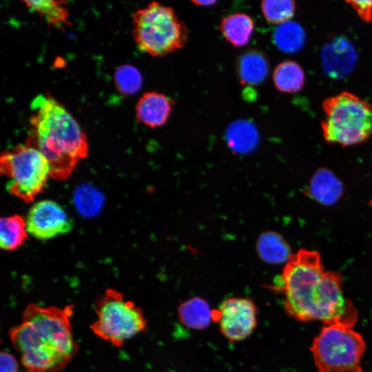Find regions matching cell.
<instances>
[{
    "label": "cell",
    "mask_w": 372,
    "mask_h": 372,
    "mask_svg": "<svg viewBox=\"0 0 372 372\" xmlns=\"http://www.w3.org/2000/svg\"><path fill=\"white\" fill-rule=\"evenodd\" d=\"M272 288L283 294L287 314L297 320L353 327L358 319L353 302L344 296L341 275L324 270L316 251L300 249L292 254Z\"/></svg>",
    "instance_id": "cell-1"
},
{
    "label": "cell",
    "mask_w": 372,
    "mask_h": 372,
    "mask_svg": "<svg viewBox=\"0 0 372 372\" xmlns=\"http://www.w3.org/2000/svg\"><path fill=\"white\" fill-rule=\"evenodd\" d=\"M73 305L63 308L28 304L21 322L9 331L12 344L30 372H59L77 353L70 318Z\"/></svg>",
    "instance_id": "cell-2"
},
{
    "label": "cell",
    "mask_w": 372,
    "mask_h": 372,
    "mask_svg": "<svg viewBox=\"0 0 372 372\" xmlns=\"http://www.w3.org/2000/svg\"><path fill=\"white\" fill-rule=\"evenodd\" d=\"M27 143L37 147L48 161L51 176L63 179L88 154L87 137L69 112L49 94L32 101Z\"/></svg>",
    "instance_id": "cell-3"
},
{
    "label": "cell",
    "mask_w": 372,
    "mask_h": 372,
    "mask_svg": "<svg viewBox=\"0 0 372 372\" xmlns=\"http://www.w3.org/2000/svg\"><path fill=\"white\" fill-rule=\"evenodd\" d=\"M324 117L320 123L325 141L343 147L360 144L372 134V105L343 91L322 103Z\"/></svg>",
    "instance_id": "cell-4"
},
{
    "label": "cell",
    "mask_w": 372,
    "mask_h": 372,
    "mask_svg": "<svg viewBox=\"0 0 372 372\" xmlns=\"http://www.w3.org/2000/svg\"><path fill=\"white\" fill-rule=\"evenodd\" d=\"M132 34L138 48L161 56L185 46L188 31L172 8L152 1L136 10L132 17Z\"/></svg>",
    "instance_id": "cell-5"
},
{
    "label": "cell",
    "mask_w": 372,
    "mask_h": 372,
    "mask_svg": "<svg viewBox=\"0 0 372 372\" xmlns=\"http://www.w3.org/2000/svg\"><path fill=\"white\" fill-rule=\"evenodd\" d=\"M96 320L91 324L93 333L116 347L143 331L147 324L143 310L123 295L107 289L94 303Z\"/></svg>",
    "instance_id": "cell-6"
},
{
    "label": "cell",
    "mask_w": 372,
    "mask_h": 372,
    "mask_svg": "<svg viewBox=\"0 0 372 372\" xmlns=\"http://www.w3.org/2000/svg\"><path fill=\"white\" fill-rule=\"evenodd\" d=\"M1 171L7 178V191L30 202L41 193L51 176L50 165L34 146L18 145L1 156Z\"/></svg>",
    "instance_id": "cell-7"
},
{
    "label": "cell",
    "mask_w": 372,
    "mask_h": 372,
    "mask_svg": "<svg viewBox=\"0 0 372 372\" xmlns=\"http://www.w3.org/2000/svg\"><path fill=\"white\" fill-rule=\"evenodd\" d=\"M365 348L362 336L352 327L331 324L322 327L311 351L320 372H351L361 369Z\"/></svg>",
    "instance_id": "cell-8"
},
{
    "label": "cell",
    "mask_w": 372,
    "mask_h": 372,
    "mask_svg": "<svg viewBox=\"0 0 372 372\" xmlns=\"http://www.w3.org/2000/svg\"><path fill=\"white\" fill-rule=\"evenodd\" d=\"M258 309L247 298L232 297L225 300L217 311L222 335L230 342L244 340L257 326Z\"/></svg>",
    "instance_id": "cell-9"
},
{
    "label": "cell",
    "mask_w": 372,
    "mask_h": 372,
    "mask_svg": "<svg viewBox=\"0 0 372 372\" xmlns=\"http://www.w3.org/2000/svg\"><path fill=\"white\" fill-rule=\"evenodd\" d=\"M25 220L28 234L41 240L65 234L73 226L72 220L65 209L51 200L35 203Z\"/></svg>",
    "instance_id": "cell-10"
},
{
    "label": "cell",
    "mask_w": 372,
    "mask_h": 372,
    "mask_svg": "<svg viewBox=\"0 0 372 372\" xmlns=\"http://www.w3.org/2000/svg\"><path fill=\"white\" fill-rule=\"evenodd\" d=\"M173 105V101L164 94L147 92L139 98L136 105V117L147 127H159L167 123Z\"/></svg>",
    "instance_id": "cell-11"
},
{
    "label": "cell",
    "mask_w": 372,
    "mask_h": 372,
    "mask_svg": "<svg viewBox=\"0 0 372 372\" xmlns=\"http://www.w3.org/2000/svg\"><path fill=\"white\" fill-rule=\"evenodd\" d=\"M269 71L268 59L259 50H249L238 59L237 73L243 85H255L262 83L267 77Z\"/></svg>",
    "instance_id": "cell-12"
},
{
    "label": "cell",
    "mask_w": 372,
    "mask_h": 372,
    "mask_svg": "<svg viewBox=\"0 0 372 372\" xmlns=\"http://www.w3.org/2000/svg\"><path fill=\"white\" fill-rule=\"evenodd\" d=\"M342 190L341 182L326 168L320 169L315 173L309 187L310 195L323 205L334 204L341 196Z\"/></svg>",
    "instance_id": "cell-13"
},
{
    "label": "cell",
    "mask_w": 372,
    "mask_h": 372,
    "mask_svg": "<svg viewBox=\"0 0 372 372\" xmlns=\"http://www.w3.org/2000/svg\"><path fill=\"white\" fill-rule=\"evenodd\" d=\"M220 30L225 39L233 46L245 45L254 30V21L245 13H234L222 19Z\"/></svg>",
    "instance_id": "cell-14"
},
{
    "label": "cell",
    "mask_w": 372,
    "mask_h": 372,
    "mask_svg": "<svg viewBox=\"0 0 372 372\" xmlns=\"http://www.w3.org/2000/svg\"><path fill=\"white\" fill-rule=\"evenodd\" d=\"M305 74L302 66L294 61L280 63L273 72V81L280 92L296 93L302 90Z\"/></svg>",
    "instance_id": "cell-15"
},
{
    "label": "cell",
    "mask_w": 372,
    "mask_h": 372,
    "mask_svg": "<svg viewBox=\"0 0 372 372\" xmlns=\"http://www.w3.org/2000/svg\"><path fill=\"white\" fill-rule=\"evenodd\" d=\"M229 147L234 151L245 153L251 151L258 141V133L255 125L247 121H237L231 123L226 132Z\"/></svg>",
    "instance_id": "cell-16"
},
{
    "label": "cell",
    "mask_w": 372,
    "mask_h": 372,
    "mask_svg": "<svg viewBox=\"0 0 372 372\" xmlns=\"http://www.w3.org/2000/svg\"><path fill=\"white\" fill-rule=\"evenodd\" d=\"M178 312L181 322L195 329H202L207 327L213 316L209 304L200 298H193L182 303Z\"/></svg>",
    "instance_id": "cell-17"
},
{
    "label": "cell",
    "mask_w": 372,
    "mask_h": 372,
    "mask_svg": "<svg viewBox=\"0 0 372 372\" xmlns=\"http://www.w3.org/2000/svg\"><path fill=\"white\" fill-rule=\"evenodd\" d=\"M258 249L260 258L271 264L287 262L292 255L283 238L273 231L266 232L260 236Z\"/></svg>",
    "instance_id": "cell-18"
},
{
    "label": "cell",
    "mask_w": 372,
    "mask_h": 372,
    "mask_svg": "<svg viewBox=\"0 0 372 372\" xmlns=\"http://www.w3.org/2000/svg\"><path fill=\"white\" fill-rule=\"evenodd\" d=\"M25 220L18 215L3 217L0 223V246L6 251L19 247L28 237Z\"/></svg>",
    "instance_id": "cell-19"
},
{
    "label": "cell",
    "mask_w": 372,
    "mask_h": 372,
    "mask_svg": "<svg viewBox=\"0 0 372 372\" xmlns=\"http://www.w3.org/2000/svg\"><path fill=\"white\" fill-rule=\"evenodd\" d=\"M30 10L39 14L49 25L61 28L64 25H70L69 12L65 4V1L39 0L23 1Z\"/></svg>",
    "instance_id": "cell-20"
},
{
    "label": "cell",
    "mask_w": 372,
    "mask_h": 372,
    "mask_svg": "<svg viewBox=\"0 0 372 372\" xmlns=\"http://www.w3.org/2000/svg\"><path fill=\"white\" fill-rule=\"evenodd\" d=\"M305 32L296 21L278 25L273 34L276 47L282 52L293 53L300 50L305 42Z\"/></svg>",
    "instance_id": "cell-21"
},
{
    "label": "cell",
    "mask_w": 372,
    "mask_h": 372,
    "mask_svg": "<svg viewBox=\"0 0 372 372\" xmlns=\"http://www.w3.org/2000/svg\"><path fill=\"white\" fill-rule=\"evenodd\" d=\"M260 8L265 19L278 25L291 21L296 3L291 0H265L261 2Z\"/></svg>",
    "instance_id": "cell-22"
},
{
    "label": "cell",
    "mask_w": 372,
    "mask_h": 372,
    "mask_svg": "<svg viewBox=\"0 0 372 372\" xmlns=\"http://www.w3.org/2000/svg\"><path fill=\"white\" fill-rule=\"evenodd\" d=\"M74 200L79 213L85 216L97 214L103 204L102 194L90 185L79 187L74 194Z\"/></svg>",
    "instance_id": "cell-23"
},
{
    "label": "cell",
    "mask_w": 372,
    "mask_h": 372,
    "mask_svg": "<svg viewBox=\"0 0 372 372\" xmlns=\"http://www.w3.org/2000/svg\"><path fill=\"white\" fill-rule=\"evenodd\" d=\"M114 79L117 90L123 95L136 93L143 84V78L139 70L128 64L120 65L116 69Z\"/></svg>",
    "instance_id": "cell-24"
},
{
    "label": "cell",
    "mask_w": 372,
    "mask_h": 372,
    "mask_svg": "<svg viewBox=\"0 0 372 372\" xmlns=\"http://www.w3.org/2000/svg\"><path fill=\"white\" fill-rule=\"evenodd\" d=\"M358 15L366 22L372 21V1H348Z\"/></svg>",
    "instance_id": "cell-25"
},
{
    "label": "cell",
    "mask_w": 372,
    "mask_h": 372,
    "mask_svg": "<svg viewBox=\"0 0 372 372\" xmlns=\"http://www.w3.org/2000/svg\"><path fill=\"white\" fill-rule=\"evenodd\" d=\"M1 372H18L16 358L7 351H1L0 356Z\"/></svg>",
    "instance_id": "cell-26"
},
{
    "label": "cell",
    "mask_w": 372,
    "mask_h": 372,
    "mask_svg": "<svg viewBox=\"0 0 372 372\" xmlns=\"http://www.w3.org/2000/svg\"><path fill=\"white\" fill-rule=\"evenodd\" d=\"M192 3L195 4L196 6H209L216 3V1H192Z\"/></svg>",
    "instance_id": "cell-27"
},
{
    "label": "cell",
    "mask_w": 372,
    "mask_h": 372,
    "mask_svg": "<svg viewBox=\"0 0 372 372\" xmlns=\"http://www.w3.org/2000/svg\"><path fill=\"white\" fill-rule=\"evenodd\" d=\"M351 372H364V371H363L362 369H358L356 371H351Z\"/></svg>",
    "instance_id": "cell-28"
}]
</instances>
